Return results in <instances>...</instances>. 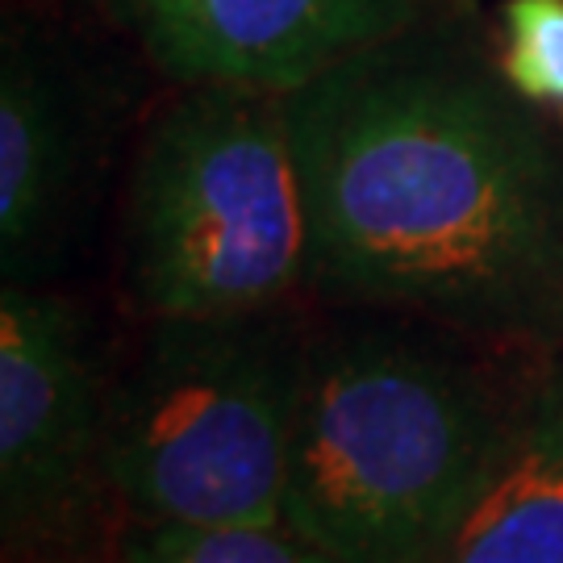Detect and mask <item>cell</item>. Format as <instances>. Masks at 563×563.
<instances>
[{
    "instance_id": "cell-2",
    "label": "cell",
    "mask_w": 563,
    "mask_h": 563,
    "mask_svg": "<svg viewBox=\"0 0 563 563\" xmlns=\"http://www.w3.org/2000/svg\"><path fill=\"white\" fill-rule=\"evenodd\" d=\"M509 439L476 372L405 334L309 355L284 526L342 563H434Z\"/></svg>"
},
{
    "instance_id": "cell-5",
    "label": "cell",
    "mask_w": 563,
    "mask_h": 563,
    "mask_svg": "<svg viewBox=\"0 0 563 563\" xmlns=\"http://www.w3.org/2000/svg\"><path fill=\"white\" fill-rule=\"evenodd\" d=\"M472 0H113L139 46L184 88L292 92L376 42Z\"/></svg>"
},
{
    "instance_id": "cell-6",
    "label": "cell",
    "mask_w": 563,
    "mask_h": 563,
    "mask_svg": "<svg viewBox=\"0 0 563 563\" xmlns=\"http://www.w3.org/2000/svg\"><path fill=\"white\" fill-rule=\"evenodd\" d=\"M104 418L76 313L4 284L0 301V518L18 539L71 501Z\"/></svg>"
},
{
    "instance_id": "cell-8",
    "label": "cell",
    "mask_w": 563,
    "mask_h": 563,
    "mask_svg": "<svg viewBox=\"0 0 563 563\" xmlns=\"http://www.w3.org/2000/svg\"><path fill=\"white\" fill-rule=\"evenodd\" d=\"M434 563H563V363L539 384Z\"/></svg>"
},
{
    "instance_id": "cell-10",
    "label": "cell",
    "mask_w": 563,
    "mask_h": 563,
    "mask_svg": "<svg viewBox=\"0 0 563 563\" xmlns=\"http://www.w3.org/2000/svg\"><path fill=\"white\" fill-rule=\"evenodd\" d=\"M501 71L526 101L563 109V0H505Z\"/></svg>"
},
{
    "instance_id": "cell-9",
    "label": "cell",
    "mask_w": 563,
    "mask_h": 563,
    "mask_svg": "<svg viewBox=\"0 0 563 563\" xmlns=\"http://www.w3.org/2000/svg\"><path fill=\"white\" fill-rule=\"evenodd\" d=\"M125 563H342L288 526H172L139 522L125 534Z\"/></svg>"
},
{
    "instance_id": "cell-7",
    "label": "cell",
    "mask_w": 563,
    "mask_h": 563,
    "mask_svg": "<svg viewBox=\"0 0 563 563\" xmlns=\"http://www.w3.org/2000/svg\"><path fill=\"white\" fill-rule=\"evenodd\" d=\"M84 101L51 38L9 25L0 42V267L25 284L51 260L84 172Z\"/></svg>"
},
{
    "instance_id": "cell-4",
    "label": "cell",
    "mask_w": 563,
    "mask_h": 563,
    "mask_svg": "<svg viewBox=\"0 0 563 563\" xmlns=\"http://www.w3.org/2000/svg\"><path fill=\"white\" fill-rule=\"evenodd\" d=\"M125 267L155 318L272 309L309 276V218L284 97L197 84L142 139Z\"/></svg>"
},
{
    "instance_id": "cell-1",
    "label": "cell",
    "mask_w": 563,
    "mask_h": 563,
    "mask_svg": "<svg viewBox=\"0 0 563 563\" xmlns=\"http://www.w3.org/2000/svg\"><path fill=\"white\" fill-rule=\"evenodd\" d=\"M309 280L351 301L551 339L563 325V121L460 13L284 92Z\"/></svg>"
},
{
    "instance_id": "cell-3",
    "label": "cell",
    "mask_w": 563,
    "mask_h": 563,
    "mask_svg": "<svg viewBox=\"0 0 563 563\" xmlns=\"http://www.w3.org/2000/svg\"><path fill=\"white\" fill-rule=\"evenodd\" d=\"M309 355L276 313L167 318L104 409L101 467L139 522L280 526Z\"/></svg>"
}]
</instances>
